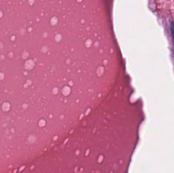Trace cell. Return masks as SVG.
<instances>
[{
  "label": "cell",
  "instance_id": "obj_1",
  "mask_svg": "<svg viewBox=\"0 0 174 173\" xmlns=\"http://www.w3.org/2000/svg\"><path fill=\"white\" fill-rule=\"evenodd\" d=\"M170 29H171V34H172V36L173 37V38L174 39V24H173V23H171V28H170Z\"/></svg>",
  "mask_w": 174,
  "mask_h": 173
},
{
  "label": "cell",
  "instance_id": "obj_2",
  "mask_svg": "<svg viewBox=\"0 0 174 173\" xmlns=\"http://www.w3.org/2000/svg\"><path fill=\"white\" fill-rule=\"evenodd\" d=\"M2 16V13L1 12V11H0V17H1Z\"/></svg>",
  "mask_w": 174,
  "mask_h": 173
}]
</instances>
